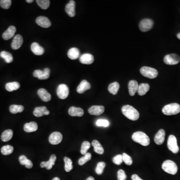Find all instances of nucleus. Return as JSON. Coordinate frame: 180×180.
<instances>
[{
  "label": "nucleus",
  "instance_id": "4",
  "mask_svg": "<svg viewBox=\"0 0 180 180\" xmlns=\"http://www.w3.org/2000/svg\"><path fill=\"white\" fill-rule=\"evenodd\" d=\"M163 170L167 173L175 175L178 172V167L175 163L171 160H166L163 163Z\"/></svg>",
  "mask_w": 180,
  "mask_h": 180
},
{
  "label": "nucleus",
  "instance_id": "20",
  "mask_svg": "<svg viewBox=\"0 0 180 180\" xmlns=\"http://www.w3.org/2000/svg\"><path fill=\"white\" fill-rule=\"evenodd\" d=\"M91 88V84L87 81L83 80L77 87V91L79 94H83L85 91L90 89Z\"/></svg>",
  "mask_w": 180,
  "mask_h": 180
},
{
  "label": "nucleus",
  "instance_id": "52",
  "mask_svg": "<svg viewBox=\"0 0 180 180\" xmlns=\"http://www.w3.org/2000/svg\"><path fill=\"white\" fill-rule=\"evenodd\" d=\"M26 2L28 3H32L34 2V1L33 0H27Z\"/></svg>",
  "mask_w": 180,
  "mask_h": 180
},
{
  "label": "nucleus",
  "instance_id": "18",
  "mask_svg": "<svg viewBox=\"0 0 180 180\" xmlns=\"http://www.w3.org/2000/svg\"><path fill=\"white\" fill-rule=\"evenodd\" d=\"M31 49L34 54L38 56L42 55L45 52L44 49L36 42L32 43L31 46Z\"/></svg>",
  "mask_w": 180,
  "mask_h": 180
},
{
  "label": "nucleus",
  "instance_id": "26",
  "mask_svg": "<svg viewBox=\"0 0 180 180\" xmlns=\"http://www.w3.org/2000/svg\"><path fill=\"white\" fill-rule=\"evenodd\" d=\"M80 52L79 50L77 48H72L68 52V56L71 60H76L80 57Z\"/></svg>",
  "mask_w": 180,
  "mask_h": 180
},
{
  "label": "nucleus",
  "instance_id": "13",
  "mask_svg": "<svg viewBox=\"0 0 180 180\" xmlns=\"http://www.w3.org/2000/svg\"><path fill=\"white\" fill-rule=\"evenodd\" d=\"M23 43V39L20 35H17L13 39L12 42L11 47L13 50H16L21 48Z\"/></svg>",
  "mask_w": 180,
  "mask_h": 180
},
{
  "label": "nucleus",
  "instance_id": "8",
  "mask_svg": "<svg viewBox=\"0 0 180 180\" xmlns=\"http://www.w3.org/2000/svg\"><path fill=\"white\" fill-rule=\"evenodd\" d=\"M180 57L178 55L171 54L167 55L164 58V62L168 65H174L180 62Z\"/></svg>",
  "mask_w": 180,
  "mask_h": 180
},
{
  "label": "nucleus",
  "instance_id": "30",
  "mask_svg": "<svg viewBox=\"0 0 180 180\" xmlns=\"http://www.w3.org/2000/svg\"><path fill=\"white\" fill-rule=\"evenodd\" d=\"M13 132L12 130H7L3 132L1 135V140L3 142H8L13 137Z\"/></svg>",
  "mask_w": 180,
  "mask_h": 180
},
{
  "label": "nucleus",
  "instance_id": "31",
  "mask_svg": "<svg viewBox=\"0 0 180 180\" xmlns=\"http://www.w3.org/2000/svg\"><path fill=\"white\" fill-rule=\"evenodd\" d=\"M120 88V85L118 82H115L109 85L108 87V91L111 94L115 95L117 94Z\"/></svg>",
  "mask_w": 180,
  "mask_h": 180
},
{
  "label": "nucleus",
  "instance_id": "51",
  "mask_svg": "<svg viewBox=\"0 0 180 180\" xmlns=\"http://www.w3.org/2000/svg\"><path fill=\"white\" fill-rule=\"evenodd\" d=\"M86 180H95V179H94V178L93 177H90L88 178H87Z\"/></svg>",
  "mask_w": 180,
  "mask_h": 180
},
{
  "label": "nucleus",
  "instance_id": "47",
  "mask_svg": "<svg viewBox=\"0 0 180 180\" xmlns=\"http://www.w3.org/2000/svg\"><path fill=\"white\" fill-rule=\"evenodd\" d=\"M49 77L50 74L46 73L44 72L43 74L41 76L39 77L38 79L39 80H47L49 78Z\"/></svg>",
  "mask_w": 180,
  "mask_h": 180
},
{
  "label": "nucleus",
  "instance_id": "48",
  "mask_svg": "<svg viewBox=\"0 0 180 180\" xmlns=\"http://www.w3.org/2000/svg\"><path fill=\"white\" fill-rule=\"evenodd\" d=\"M25 166L28 169H31L33 167V163L32 162V161L28 159L26 163Z\"/></svg>",
  "mask_w": 180,
  "mask_h": 180
},
{
  "label": "nucleus",
  "instance_id": "46",
  "mask_svg": "<svg viewBox=\"0 0 180 180\" xmlns=\"http://www.w3.org/2000/svg\"><path fill=\"white\" fill-rule=\"evenodd\" d=\"M44 72L43 71L40 70H35L33 73V76L35 78H38L39 77L41 76L43 74Z\"/></svg>",
  "mask_w": 180,
  "mask_h": 180
},
{
  "label": "nucleus",
  "instance_id": "32",
  "mask_svg": "<svg viewBox=\"0 0 180 180\" xmlns=\"http://www.w3.org/2000/svg\"><path fill=\"white\" fill-rule=\"evenodd\" d=\"M1 57L5 60L6 62L7 63H12L13 61V57L11 53L6 51H2L0 53Z\"/></svg>",
  "mask_w": 180,
  "mask_h": 180
},
{
  "label": "nucleus",
  "instance_id": "34",
  "mask_svg": "<svg viewBox=\"0 0 180 180\" xmlns=\"http://www.w3.org/2000/svg\"><path fill=\"white\" fill-rule=\"evenodd\" d=\"M64 160L65 162V170L67 172H69L73 168L72 160L67 157L64 158Z\"/></svg>",
  "mask_w": 180,
  "mask_h": 180
},
{
  "label": "nucleus",
  "instance_id": "38",
  "mask_svg": "<svg viewBox=\"0 0 180 180\" xmlns=\"http://www.w3.org/2000/svg\"><path fill=\"white\" fill-rule=\"evenodd\" d=\"M106 167L105 163L104 162H100L98 163L96 168V173L98 175H101L103 174L104 169Z\"/></svg>",
  "mask_w": 180,
  "mask_h": 180
},
{
  "label": "nucleus",
  "instance_id": "1",
  "mask_svg": "<svg viewBox=\"0 0 180 180\" xmlns=\"http://www.w3.org/2000/svg\"><path fill=\"white\" fill-rule=\"evenodd\" d=\"M122 112L123 115L132 121L139 119L140 117L139 112L131 106H124L122 108Z\"/></svg>",
  "mask_w": 180,
  "mask_h": 180
},
{
  "label": "nucleus",
  "instance_id": "6",
  "mask_svg": "<svg viewBox=\"0 0 180 180\" xmlns=\"http://www.w3.org/2000/svg\"><path fill=\"white\" fill-rule=\"evenodd\" d=\"M167 146L169 150L174 154L178 153L179 151V148L177 144V139L175 136L171 135L169 136L168 140Z\"/></svg>",
  "mask_w": 180,
  "mask_h": 180
},
{
  "label": "nucleus",
  "instance_id": "22",
  "mask_svg": "<svg viewBox=\"0 0 180 180\" xmlns=\"http://www.w3.org/2000/svg\"><path fill=\"white\" fill-rule=\"evenodd\" d=\"M165 131L163 129L160 130L155 135L154 141L155 143L158 145L162 144L165 141Z\"/></svg>",
  "mask_w": 180,
  "mask_h": 180
},
{
  "label": "nucleus",
  "instance_id": "50",
  "mask_svg": "<svg viewBox=\"0 0 180 180\" xmlns=\"http://www.w3.org/2000/svg\"><path fill=\"white\" fill-rule=\"evenodd\" d=\"M44 72L46 73H50V70L49 68H45L43 71Z\"/></svg>",
  "mask_w": 180,
  "mask_h": 180
},
{
  "label": "nucleus",
  "instance_id": "36",
  "mask_svg": "<svg viewBox=\"0 0 180 180\" xmlns=\"http://www.w3.org/2000/svg\"><path fill=\"white\" fill-rule=\"evenodd\" d=\"M36 2L39 6L43 10L48 9L50 4L49 0H37Z\"/></svg>",
  "mask_w": 180,
  "mask_h": 180
},
{
  "label": "nucleus",
  "instance_id": "45",
  "mask_svg": "<svg viewBox=\"0 0 180 180\" xmlns=\"http://www.w3.org/2000/svg\"><path fill=\"white\" fill-rule=\"evenodd\" d=\"M28 160V159L27 157L24 156V155H21L19 157V161L20 164L22 165H25L26 164V163L27 162Z\"/></svg>",
  "mask_w": 180,
  "mask_h": 180
},
{
  "label": "nucleus",
  "instance_id": "49",
  "mask_svg": "<svg viewBox=\"0 0 180 180\" xmlns=\"http://www.w3.org/2000/svg\"><path fill=\"white\" fill-rule=\"evenodd\" d=\"M131 178L132 180H142V179L140 178V177H139V176L137 175V174H134L132 176Z\"/></svg>",
  "mask_w": 180,
  "mask_h": 180
},
{
  "label": "nucleus",
  "instance_id": "11",
  "mask_svg": "<svg viewBox=\"0 0 180 180\" xmlns=\"http://www.w3.org/2000/svg\"><path fill=\"white\" fill-rule=\"evenodd\" d=\"M56 160H57V157L56 155L54 154L52 155L49 161L47 162H42L40 164V166L42 168H46L48 170H51L53 167V166L55 164Z\"/></svg>",
  "mask_w": 180,
  "mask_h": 180
},
{
  "label": "nucleus",
  "instance_id": "9",
  "mask_svg": "<svg viewBox=\"0 0 180 180\" xmlns=\"http://www.w3.org/2000/svg\"><path fill=\"white\" fill-rule=\"evenodd\" d=\"M57 94L60 99H66L68 97L69 94L68 87L64 84L60 85L57 90Z\"/></svg>",
  "mask_w": 180,
  "mask_h": 180
},
{
  "label": "nucleus",
  "instance_id": "5",
  "mask_svg": "<svg viewBox=\"0 0 180 180\" xmlns=\"http://www.w3.org/2000/svg\"><path fill=\"white\" fill-rule=\"evenodd\" d=\"M140 73L143 76L149 79H155L158 76V71L156 69L146 66L141 68Z\"/></svg>",
  "mask_w": 180,
  "mask_h": 180
},
{
  "label": "nucleus",
  "instance_id": "16",
  "mask_svg": "<svg viewBox=\"0 0 180 180\" xmlns=\"http://www.w3.org/2000/svg\"><path fill=\"white\" fill-rule=\"evenodd\" d=\"M33 114L37 117H41L44 115H48L50 114V111L47 110L46 107H38L35 108Z\"/></svg>",
  "mask_w": 180,
  "mask_h": 180
},
{
  "label": "nucleus",
  "instance_id": "27",
  "mask_svg": "<svg viewBox=\"0 0 180 180\" xmlns=\"http://www.w3.org/2000/svg\"><path fill=\"white\" fill-rule=\"evenodd\" d=\"M150 89V85L147 83H142L139 85L138 93L140 96H144L146 94Z\"/></svg>",
  "mask_w": 180,
  "mask_h": 180
},
{
  "label": "nucleus",
  "instance_id": "23",
  "mask_svg": "<svg viewBox=\"0 0 180 180\" xmlns=\"http://www.w3.org/2000/svg\"><path fill=\"white\" fill-rule=\"evenodd\" d=\"M139 87V85L137 81L135 80H131L129 82L128 85L129 92L130 96H134L137 92Z\"/></svg>",
  "mask_w": 180,
  "mask_h": 180
},
{
  "label": "nucleus",
  "instance_id": "21",
  "mask_svg": "<svg viewBox=\"0 0 180 180\" xmlns=\"http://www.w3.org/2000/svg\"><path fill=\"white\" fill-rule=\"evenodd\" d=\"M68 113L69 115L73 117L83 116L84 114V110L82 109L74 106L69 109Z\"/></svg>",
  "mask_w": 180,
  "mask_h": 180
},
{
  "label": "nucleus",
  "instance_id": "28",
  "mask_svg": "<svg viewBox=\"0 0 180 180\" xmlns=\"http://www.w3.org/2000/svg\"><path fill=\"white\" fill-rule=\"evenodd\" d=\"M92 145L94 147V151L99 155H103L104 153V149L102 145L98 141L95 140L93 141Z\"/></svg>",
  "mask_w": 180,
  "mask_h": 180
},
{
  "label": "nucleus",
  "instance_id": "3",
  "mask_svg": "<svg viewBox=\"0 0 180 180\" xmlns=\"http://www.w3.org/2000/svg\"><path fill=\"white\" fill-rule=\"evenodd\" d=\"M162 112L167 116L176 115L180 112V105L177 103L168 104L163 107Z\"/></svg>",
  "mask_w": 180,
  "mask_h": 180
},
{
  "label": "nucleus",
  "instance_id": "35",
  "mask_svg": "<svg viewBox=\"0 0 180 180\" xmlns=\"http://www.w3.org/2000/svg\"><path fill=\"white\" fill-rule=\"evenodd\" d=\"M1 153L4 155H9L11 154L14 151V148L10 145H6L2 147L1 150Z\"/></svg>",
  "mask_w": 180,
  "mask_h": 180
},
{
  "label": "nucleus",
  "instance_id": "15",
  "mask_svg": "<svg viewBox=\"0 0 180 180\" xmlns=\"http://www.w3.org/2000/svg\"><path fill=\"white\" fill-rule=\"evenodd\" d=\"M75 6L76 4L73 0L70 1L68 4H67L65 7L66 12L70 17H75L76 15L75 12Z\"/></svg>",
  "mask_w": 180,
  "mask_h": 180
},
{
  "label": "nucleus",
  "instance_id": "19",
  "mask_svg": "<svg viewBox=\"0 0 180 180\" xmlns=\"http://www.w3.org/2000/svg\"><path fill=\"white\" fill-rule=\"evenodd\" d=\"M80 61L82 64L90 65L94 62V56L88 53L84 54L80 57Z\"/></svg>",
  "mask_w": 180,
  "mask_h": 180
},
{
  "label": "nucleus",
  "instance_id": "37",
  "mask_svg": "<svg viewBox=\"0 0 180 180\" xmlns=\"http://www.w3.org/2000/svg\"><path fill=\"white\" fill-rule=\"evenodd\" d=\"M92 158V155H91V153H87L84 156L80 158L79 160V164L82 166L83 165H84L85 164H86L87 162L90 161L91 159Z\"/></svg>",
  "mask_w": 180,
  "mask_h": 180
},
{
  "label": "nucleus",
  "instance_id": "10",
  "mask_svg": "<svg viewBox=\"0 0 180 180\" xmlns=\"http://www.w3.org/2000/svg\"><path fill=\"white\" fill-rule=\"evenodd\" d=\"M63 140V136L61 133L55 132L50 135L49 141L52 145H57L60 143Z\"/></svg>",
  "mask_w": 180,
  "mask_h": 180
},
{
  "label": "nucleus",
  "instance_id": "14",
  "mask_svg": "<svg viewBox=\"0 0 180 180\" xmlns=\"http://www.w3.org/2000/svg\"><path fill=\"white\" fill-rule=\"evenodd\" d=\"M36 23L41 27L48 28L51 26V23L48 18L44 16L38 17L36 19Z\"/></svg>",
  "mask_w": 180,
  "mask_h": 180
},
{
  "label": "nucleus",
  "instance_id": "12",
  "mask_svg": "<svg viewBox=\"0 0 180 180\" xmlns=\"http://www.w3.org/2000/svg\"><path fill=\"white\" fill-rule=\"evenodd\" d=\"M105 108L103 106H93L88 109L89 113L91 115L99 116L104 113Z\"/></svg>",
  "mask_w": 180,
  "mask_h": 180
},
{
  "label": "nucleus",
  "instance_id": "41",
  "mask_svg": "<svg viewBox=\"0 0 180 180\" xmlns=\"http://www.w3.org/2000/svg\"><path fill=\"white\" fill-rule=\"evenodd\" d=\"M96 125L98 127H107L109 126L110 123L109 122L105 119L98 120L96 123Z\"/></svg>",
  "mask_w": 180,
  "mask_h": 180
},
{
  "label": "nucleus",
  "instance_id": "33",
  "mask_svg": "<svg viewBox=\"0 0 180 180\" xmlns=\"http://www.w3.org/2000/svg\"><path fill=\"white\" fill-rule=\"evenodd\" d=\"M24 110V107L22 105H12L10 107V111L11 113L15 114L22 112Z\"/></svg>",
  "mask_w": 180,
  "mask_h": 180
},
{
  "label": "nucleus",
  "instance_id": "54",
  "mask_svg": "<svg viewBox=\"0 0 180 180\" xmlns=\"http://www.w3.org/2000/svg\"><path fill=\"white\" fill-rule=\"evenodd\" d=\"M177 38H178L179 40H180V33L178 34H177Z\"/></svg>",
  "mask_w": 180,
  "mask_h": 180
},
{
  "label": "nucleus",
  "instance_id": "39",
  "mask_svg": "<svg viewBox=\"0 0 180 180\" xmlns=\"http://www.w3.org/2000/svg\"><path fill=\"white\" fill-rule=\"evenodd\" d=\"M91 147V144L88 141H85L82 144L81 149V153L82 155H85L87 153L88 150Z\"/></svg>",
  "mask_w": 180,
  "mask_h": 180
},
{
  "label": "nucleus",
  "instance_id": "17",
  "mask_svg": "<svg viewBox=\"0 0 180 180\" xmlns=\"http://www.w3.org/2000/svg\"><path fill=\"white\" fill-rule=\"evenodd\" d=\"M16 32V27L14 26H11L3 34L2 37L5 40H9L14 36Z\"/></svg>",
  "mask_w": 180,
  "mask_h": 180
},
{
  "label": "nucleus",
  "instance_id": "29",
  "mask_svg": "<svg viewBox=\"0 0 180 180\" xmlns=\"http://www.w3.org/2000/svg\"><path fill=\"white\" fill-rule=\"evenodd\" d=\"M20 88V85L17 82L8 83L6 85V89L9 92H13L19 89Z\"/></svg>",
  "mask_w": 180,
  "mask_h": 180
},
{
  "label": "nucleus",
  "instance_id": "25",
  "mask_svg": "<svg viewBox=\"0 0 180 180\" xmlns=\"http://www.w3.org/2000/svg\"><path fill=\"white\" fill-rule=\"evenodd\" d=\"M38 128L37 123L35 122H31L30 123H26L24 125V130L26 132L31 133L35 132Z\"/></svg>",
  "mask_w": 180,
  "mask_h": 180
},
{
  "label": "nucleus",
  "instance_id": "7",
  "mask_svg": "<svg viewBox=\"0 0 180 180\" xmlns=\"http://www.w3.org/2000/svg\"><path fill=\"white\" fill-rule=\"evenodd\" d=\"M154 21L150 19L142 20L139 24V29L143 32H148L153 28Z\"/></svg>",
  "mask_w": 180,
  "mask_h": 180
},
{
  "label": "nucleus",
  "instance_id": "43",
  "mask_svg": "<svg viewBox=\"0 0 180 180\" xmlns=\"http://www.w3.org/2000/svg\"><path fill=\"white\" fill-rule=\"evenodd\" d=\"M113 162L115 164L120 165L123 163V156L122 155H118L113 158Z\"/></svg>",
  "mask_w": 180,
  "mask_h": 180
},
{
  "label": "nucleus",
  "instance_id": "40",
  "mask_svg": "<svg viewBox=\"0 0 180 180\" xmlns=\"http://www.w3.org/2000/svg\"><path fill=\"white\" fill-rule=\"evenodd\" d=\"M12 5V1L11 0H1L0 6L4 9H8L10 8Z\"/></svg>",
  "mask_w": 180,
  "mask_h": 180
},
{
  "label": "nucleus",
  "instance_id": "44",
  "mask_svg": "<svg viewBox=\"0 0 180 180\" xmlns=\"http://www.w3.org/2000/svg\"><path fill=\"white\" fill-rule=\"evenodd\" d=\"M118 180H126L127 179V175L124 171L123 170H119L118 172Z\"/></svg>",
  "mask_w": 180,
  "mask_h": 180
},
{
  "label": "nucleus",
  "instance_id": "24",
  "mask_svg": "<svg viewBox=\"0 0 180 180\" xmlns=\"http://www.w3.org/2000/svg\"><path fill=\"white\" fill-rule=\"evenodd\" d=\"M38 94L42 100L44 102H49L51 100V95L44 89H40L38 91Z\"/></svg>",
  "mask_w": 180,
  "mask_h": 180
},
{
  "label": "nucleus",
  "instance_id": "2",
  "mask_svg": "<svg viewBox=\"0 0 180 180\" xmlns=\"http://www.w3.org/2000/svg\"><path fill=\"white\" fill-rule=\"evenodd\" d=\"M133 140L140 144L143 146H147L150 144V140L149 137L145 133L138 131L134 133L132 136Z\"/></svg>",
  "mask_w": 180,
  "mask_h": 180
},
{
  "label": "nucleus",
  "instance_id": "42",
  "mask_svg": "<svg viewBox=\"0 0 180 180\" xmlns=\"http://www.w3.org/2000/svg\"><path fill=\"white\" fill-rule=\"evenodd\" d=\"M122 156H123V162H124L126 165L130 166L132 164L133 160L131 157L125 153H123Z\"/></svg>",
  "mask_w": 180,
  "mask_h": 180
},
{
  "label": "nucleus",
  "instance_id": "53",
  "mask_svg": "<svg viewBox=\"0 0 180 180\" xmlns=\"http://www.w3.org/2000/svg\"><path fill=\"white\" fill-rule=\"evenodd\" d=\"M52 180H60V179L58 177H56V178H54Z\"/></svg>",
  "mask_w": 180,
  "mask_h": 180
}]
</instances>
